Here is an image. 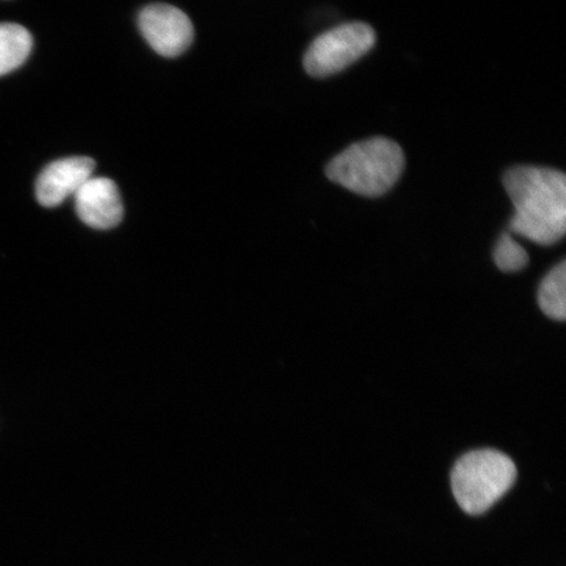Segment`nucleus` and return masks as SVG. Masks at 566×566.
Returning a JSON list of instances; mask_svg holds the SVG:
<instances>
[{
  "mask_svg": "<svg viewBox=\"0 0 566 566\" xmlns=\"http://www.w3.org/2000/svg\"><path fill=\"white\" fill-rule=\"evenodd\" d=\"M32 35L24 27L0 24V76L23 65L32 52Z\"/></svg>",
  "mask_w": 566,
  "mask_h": 566,
  "instance_id": "nucleus-8",
  "label": "nucleus"
},
{
  "mask_svg": "<svg viewBox=\"0 0 566 566\" xmlns=\"http://www.w3.org/2000/svg\"><path fill=\"white\" fill-rule=\"evenodd\" d=\"M405 168V153L396 142L371 138L346 148L327 167L331 181L350 192L378 197L388 192Z\"/></svg>",
  "mask_w": 566,
  "mask_h": 566,
  "instance_id": "nucleus-2",
  "label": "nucleus"
},
{
  "mask_svg": "<svg viewBox=\"0 0 566 566\" xmlns=\"http://www.w3.org/2000/svg\"><path fill=\"white\" fill-rule=\"evenodd\" d=\"M139 30L155 52L167 59L179 56L192 44V21L177 7L151 4L139 13Z\"/></svg>",
  "mask_w": 566,
  "mask_h": 566,
  "instance_id": "nucleus-5",
  "label": "nucleus"
},
{
  "mask_svg": "<svg viewBox=\"0 0 566 566\" xmlns=\"http://www.w3.org/2000/svg\"><path fill=\"white\" fill-rule=\"evenodd\" d=\"M566 263L552 269L547 277L543 280L537 294L541 310L554 321L564 322L566 317Z\"/></svg>",
  "mask_w": 566,
  "mask_h": 566,
  "instance_id": "nucleus-9",
  "label": "nucleus"
},
{
  "mask_svg": "<svg viewBox=\"0 0 566 566\" xmlns=\"http://www.w3.org/2000/svg\"><path fill=\"white\" fill-rule=\"evenodd\" d=\"M516 480L511 458L497 450H476L460 458L451 472L455 500L467 514H483L504 497Z\"/></svg>",
  "mask_w": 566,
  "mask_h": 566,
  "instance_id": "nucleus-3",
  "label": "nucleus"
},
{
  "mask_svg": "<svg viewBox=\"0 0 566 566\" xmlns=\"http://www.w3.org/2000/svg\"><path fill=\"white\" fill-rule=\"evenodd\" d=\"M514 205L511 231L530 242L552 245L566 231V177L552 168L514 167L504 176Z\"/></svg>",
  "mask_w": 566,
  "mask_h": 566,
  "instance_id": "nucleus-1",
  "label": "nucleus"
},
{
  "mask_svg": "<svg viewBox=\"0 0 566 566\" xmlns=\"http://www.w3.org/2000/svg\"><path fill=\"white\" fill-rule=\"evenodd\" d=\"M493 258L495 265L505 273L520 272L528 265V254L525 248L516 243L511 233H504L500 238Z\"/></svg>",
  "mask_w": 566,
  "mask_h": 566,
  "instance_id": "nucleus-10",
  "label": "nucleus"
},
{
  "mask_svg": "<svg viewBox=\"0 0 566 566\" xmlns=\"http://www.w3.org/2000/svg\"><path fill=\"white\" fill-rule=\"evenodd\" d=\"M374 44L370 25L343 24L318 35L304 55V67L316 77L334 75L370 52Z\"/></svg>",
  "mask_w": 566,
  "mask_h": 566,
  "instance_id": "nucleus-4",
  "label": "nucleus"
},
{
  "mask_svg": "<svg viewBox=\"0 0 566 566\" xmlns=\"http://www.w3.org/2000/svg\"><path fill=\"white\" fill-rule=\"evenodd\" d=\"M74 198L77 217L92 229L111 230L123 221L122 196L108 177L92 176Z\"/></svg>",
  "mask_w": 566,
  "mask_h": 566,
  "instance_id": "nucleus-6",
  "label": "nucleus"
},
{
  "mask_svg": "<svg viewBox=\"0 0 566 566\" xmlns=\"http://www.w3.org/2000/svg\"><path fill=\"white\" fill-rule=\"evenodd\" d=\"M95 161L88 157H71L51 163L35 181V197L45 208H56L75 196L94 176Z\"/></svg>",
  "mask_w": 566,
  "mask_h": 566,
  "instance_id": "nucleus-7",
  "label": "nucleus"
}]
</instances>
